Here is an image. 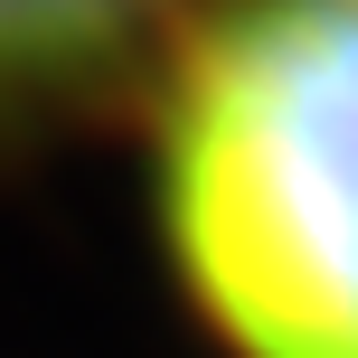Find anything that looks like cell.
Returning a JSON list of instances; mask_svg holds the SVG:
<instances>
[{
	"mask_svg": "<svg viewBox=\"0 0 358 358\" xmlns=\"http://www.w3.org/2000/svg\"><path fill=\"white\" fill-rule=\"evenodd\" d=\"M161 236L227 358H358V0H208L189 19Z\"/></svg>",
	"mask_w": 358,
	"mask_h": 358,
	"instance_id": "1",
	"label": "cell"
},
{
	"mask_svg": "<svg viewBox=\"0 0 358 358\" xmlns=\"http://www.w3.org/2000/svg\"><path fill=\"white\" fill-rule=\"evenodd\" d=\"M208 0H0V132L132 76Z\"/></svg>",
	"mask_w": 358,
	"mask_h": 358,
	"instance_id": "2",
	"label": "cell"
}]
</instances>
